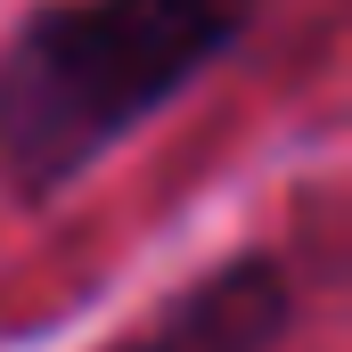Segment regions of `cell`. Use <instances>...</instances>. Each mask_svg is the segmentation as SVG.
Listing matches in <instances>:
<instances>
[{
    "mask_svg": "<svg viewBox=\"0 0 352 352\" xmlns=\"http://www.w3.org/2000/svg\"><path fill=\"white\" fill-rule=\"evenodd\" d=\"M254 0H50L0 41V188L50 205L188 82H205Z\"/></svg>",
    "mask_w": 352,
    "mask_h": 352,
    "instance_id": "cell-1",
    "label": "cell"
},
{
    "mask_svg": "<svg viewBox=\"0 0 352 352\" xmlns=\"http://www.w3.org/2000/svg\"><path fill=\"white\" fill-rule=\"evenodd\" d=\"M287 336H295V263L270 246H246L173 287L107 352H278Z\"/></svg>",
    "mask_w": 352,
    "mask_h": 352,
    "instance_id": "cell-2",
    "label": "cell"
}]
</instances>
